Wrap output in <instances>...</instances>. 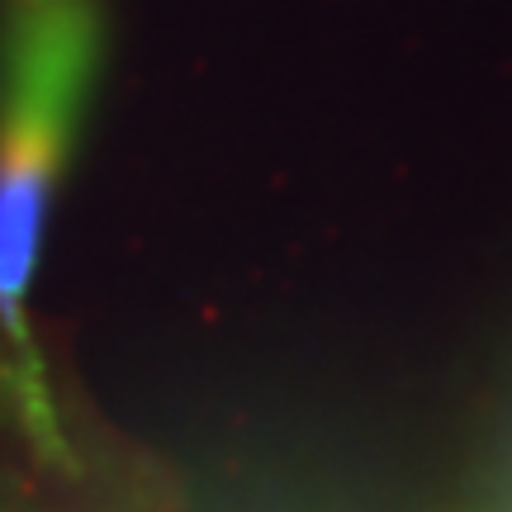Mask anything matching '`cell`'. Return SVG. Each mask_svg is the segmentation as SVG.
<instances>
[{"label": "cell", "mask_w": 512, "mask_h": 512, "mask_svg": "<svg viewBox=\"0 0 512 512\" xmlns=\"http://www.w3.org/2000/svg\"><path fill=\"white\" fill-rule=\"evenodd\" d=\"M100 57V0H0V337L43 394L53 375L34 328V280Z\"/></svg>", "instance_id": "6da1fadb"}, {"label": "cell", "mask_w": 512, "mask_h": 512, "mask_svg": "<svg viewBox=\"0 0 512 512\" xmlns=\"http://www.w3.org/2000/svg\"><path fill=\"white\" fill-rule=\"evenodd\" d=\"M0 422L24 437V446L34 451V460L48 475L76 479L81 475V456H76V441L67 432V418L57 408V394H43L24 380V370L15 366V356L0 337Z\"/></svg>", "instance_id": "7a4b0ae2"}, {"label": "cell", "mask_w": 512, "mask_h": 512, "mask_svg": "<svg viewBox=\"0 0 512 512\" xmlns=\"http://www.w3.org/2000/svg\"><path fill=\"white\" fill-rule=\"evenodd\" d=\"M0 512H72L57 494H48L38 479L0 465Z\"/></svg>", "instance_id": "3957f363"}]
</instances>
